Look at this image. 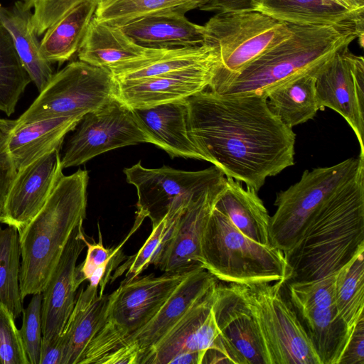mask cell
<instances>
[{"mask_svg":"<svg viewBox=\"0 0 364 364\" xmlns=\"http://www.w3.org/2000/svg\"><path fill=\"white\" fill-rule=\"evenodd\" d=\"M219 63L217 57L156 76L116 81L117 99L132 109L186 100L209 87Z\"/></svg>","mask_w":364,"mask_h":364,"instance_id":"16","label":"cell"},{"mask_svg":"<svg viewBox=\"0 0 364 364\" xmlns=\"http://www.w3.org/2000/svg\"><path fill=\"white\" fill-rule=\"evenodd\" d=\"M0 364H29L19 330L8 308L0 302Z\"/></svg>","mask_w":364,"mask_h":364,"instance_id":"40","label":"cell"},{"mask_svg":"<svg viewBox=\"0 0 364 364\" xmlns=\"http://www.w3.org/2000/svg\"><path fill=\"white\" fill-rule=\"evenodd\" d=\"M16 120L0 117V215L17 170L9 151L8 141Z\"/></svg>","mask_w":364,"mask_h":364,"instance_id":"42","label":"cell"},{"mask_svg":"<svg viewBox=\"0 0 364 364\" xmlns=\"http://www.w3.org/2000/svg\"><path fill=\"white\" fill-rule=\"evenodd\" d=\"M337 311L350 329L363 316L364 252L355 256L335 277Z\"/></svg>","mask_w":364,"mask_h":364,"instance_id":"35","label":"cell"},{"mask_svg":"<svg viewBox=\"0 0 364 364\" xmlns=\"http://www.w3.org/2000/svg\"><path fill=\"white\" fill-rule=\"evenodd\" d=\"M218 283V280L203 267L193 269L177 286L154 316L141 328L129 336L121 347L135 343L139 351L140 364L142 358L186 311Z\"/></svg>","mask_w":364,"mask_h":364,"instance_id":"21","label":"cell"},{"mask_svg":"<svg viewBox=\"0 0 364 364\" xmlns=\"http://www.w3.org/2000/svg\"><path fill=\"white\" fill-rule=\"evenodd\" d=\"M284 282L234 284L255 319L269 364H320Z\"/></svg>","mask_w":364,"mask_h":364,"instance_id":"8","label":"cell"},{"mask_svg":"<svg viewBox=\"0 0 364 364\" xmlns=\"http://www.w3.org/2000/svg\"><path fill=\"white\" fill-rule=\"evenodd\" d=\"M108 294H100L98 287H83L61 334L65 348L61 364H80L83 353L102 323Z\"/></svg>","mask_w":364,"mask_h":364,"instance_id":"28","label":"cell"},{"mask_svg":"<svg viewBox=\"0 0 364 364\" xmlns=\"http://www.w3.org/2000/svg\"><path fill=\"white\" fill-rule=\"evenodd\" d=\"M364 252V162L310 216L294 244L284 253L285 282H309L336 274Z\"/></svg>","mask_w":364,"mask_h":364,"instance_id":"2","label":"cell"},{"mask_svg":"<svg viewBox=\"0 0 364 364\" xmlns=\"http://www.w3.org/2000/svg\"><path fill=\"white\" fill-rule=\"evenodd\" d=\"M118 27L136 43L148 48L193 47L203 42V26L183 14L144 16Z\"/></svg>","mask_w":364,"mask_h":364,"instance_id":"24","label":"cell"},{"mask_svg":"<svg viewBox=\"0 0 364 364\" xmlns=\"http://www.w3.org/2000/svg\"><path fill=\"white\" fill-rule=\"evenodd\" d=\"M117 82L108 69L73 61L53 74L16 119L15 127L55 117H83L117 98Z\"/></svg>","mask_w":364,"mask_h":364,"instance_id":"9","label":"cell"},{"mask_svg":"<svg viewBox=\"0 0 364 364\" xmlns=\"http://www.w3.org/2000/svg\"><path fill=\"white\" fill-rule=\"evenodd\" d=\"M42 292L33 294L23 310V321L19 333L29 364H40L43 340L41 321Z\"/></svg>","mask_w":364,"mask_h":364,"instance_id":"38","label":"cell"},{"mask_svg":"<svg viewBox=\"0 0 364 364\" xmlns=\"http://www.w3.org/2000/svg\"><path fill=\"white\" fill-rule=\"evenodd\" d=\"M69 139L63 157V169L79 166L109 151L155 141L133 109L117 98L85 114Z\"/></svg>","mask_w":364,"mask_h":364,"instance_id":"13","label":"cell"},{"mask_svg":"<svg viewBox=\"0 0 364 364\" xmlns=\"http://www.w3.org/2000/svg\"><path fill=\"white\" fill-rule=\"evenodd\" d=\"M97 6L94 0H83L53 24L40 41L42 56L51 64L70 60L77 52Z\"/></svg>","mask_w":364,"mask_h":364,"instance_id":"30","label":"cell"},{"mask_svg":"<svg viewBox=\"0 0 364 364\" xmlns=\"http://www.w3.org/2000/svg\"><path fill=\"white\" fill-rule=\"evenodd\" d=\"M216 286L186 311L140 364H169L178 355L208 349L225 355L213 311Z\"/></svg>","mask_w":364,"mask_h":364,"instance_id":"19","label":"cell"},{"mask_svg":"<svg viewBox=\"0 0 364 364\" xmlns=\"http://www.w3.org/2000/svg\"><path fill=\"white\" fill-rule=\"evenodd\" d=\"M338 364H364V316L353 326Z\"/></svg>","mask_w":364,"mask_h":364,"instance_id":"43","label":"cell"},{"mask_svg":"<svg viewBox=\"0 0 364 364\" xmlns=\"http://www.w3.org/2000/svg\"><path fill=\"white\" fill-rule=\"evenodd\" d=\"M23 1H29V0H23ZM94 1H96L98 5H100V4H105L110 0H94Z\"/></svg>","mask_w":364,"mask_h":364,"instance_id":"48","label":"cell"},{"mask_svg":"<svg viewBox=\"0 0 364 364\" xmlns=\"http://www.w3.org/2000/svg\"><path fill=\"white\" fill-rule=\"evenodd\" d=\"M260 0H209L199 9L206 11H255Z\"/></svg>","mask_w":364,"mask_h":364,"instance_id":"44","label":"cell"},{"mask_svg":"<svg viewBox=\"0 0 364 364\" xmlns=\"http://www.w3.org/2000/svg\"><path fill=\"white\" fill-rule=\"evenodd\" d=\"M65 348V338L61 334L52 342L42 340L40 364H61Z\"/></svg>","mask_w":364,"mask_h":364,"instance_id":"45","label":"cell"},{"mask_svg":"<svg viewBox=\"0 0 364 364\" xmlns=\"http://www.w3.org/2000/svg\"><path fill=\"white\" fill-rule=\"evenodd\" d=\"M63 176L60 149H54L17 171L0 223L21 232L42 208Z\"/></svg>","mask_w":364,"mask_h":364,"instance_id":"17","label":"cell"},{"mask_svg":"<svg viewBox=\"0 0 364 364\" xmlns=\"http://www.w3.org/2000/svg\"><path fill=\"white\" fill-rule=\"evenodd\" d=\"M363 23L292 25V35L261 55L238 74L210 90L223 95L263 94L305 74H317L341 50L358 38L363 47Z\"/></svg>","mask_w":364,"mask_h":364,"instance_id":"3","label":"cell"},{"mask_svg":"<svg viewBox=\"0 0 364 364\" xmlns=\"http://www.w3.org/2000/svg\"><path fill=\"white\" fill-rule=\"evenodd\" d=\"M205 352H188L175 356L169 364H202Z\"/></svg>","mask_w":364,"mask_h":364,"instance_id":"46","label":"cell"},{"mask_svg":"<svg viewBox=\"0 0 364 364\" xmlns=\"http://www.w3.org/2000/svg\"><path fill=\"white\" fill-rule=\"evenodd\" d=\"M88 172L63 176L47 201L19 232L22 299L42 292L74 229L86 216Z\"/></svg>","mask_w":364,"mask_h":364,"instance_id":"4","label":"cell"},{"mask_svg":"<svg viewBox=\"0 0 364 364\" xmlns=\"http://www.w3.org/2000/svg\"><path fill=\"white\" fill-rule=\"evenodd\" d=\"M83 0H29L33 9L32 22L37 36L43 33L73 7Z\"/></svg>","mask_w":364,"mask_h":364,"instance_id":"41","label":"cell"},{"mask_svg":"<svg viewBox=\"0 0 364 364\" xmlns=\"http://www.w3.org/2000/svg\"><path fill=\"white\" fill-rule=\"evenodd\" d=\"M181 211L172 215H166L157 224L152 225L151 234L139 250L130 257L117 272L124 273L127 271L124 280H129L140 275L150 264L155 263L168 240Z\"/></svg>","mask_w":364,"mask_h":364,"instance_id":"37","label":"cell"},{"mask_svg":"<svg viewBox=\"0 0 364 364\" xmlns=\"http://www.w3.org/2000/svg\"><path fill=\"white\" fill-rule=\"evenodd\" d=\"M255 11L296 26L364 22V11L347 9L331 0H260Z\"/></svg>","mask_w":364,"mask_h":364,"instance_id":"29","label":"cell"},{"mask_svg":"<svg viewBox=\"0 0 364 364\" xmlns=\"http://www.w3.org/2000/svg\"><path fill=\"white\" fill-rule=\"evenodd\" d=\"M316 74H305L286 81L263 93L273 112L287 127L313 119L320 110L316 92Z\"/></svg>","mask_w":364,"mask_h":364,"instance_id":"31","label":"cell"},{"mask_svg":"<svg viewBox=\"0 0 364 364\" xmlns=\"http://www.w3.org/2000/svg\"><path fill=\"white\" fill-rule=\"evenodd\" d=\"M217 57L218 54L215 48L206 45L162 48L156 54L126 63L109 70L115 80L119 82L164 74Z\"/></svg>","mask_w":364,"mask_h":364,"instance_id":"32","label":"cell"},{"mask_svg":"<svg viewBox=\"0 0 364 364\" xmlns=\"http://www.w3.org/2000/svg\"><path fill=\"white\" fill-rule=\"evenodd\" d=\"M21 248L19 233L12 226H0V302L14 319L23 313L19 285Z\"/></svg>","mask_w":364,"mask_h":364,"instance_id":"36","label":"cell"},{"mask_svg":"<svg viewBox=\"0 0 364 364\" xmlns=\"http://www.w3.org/2000/svg\"><path fill=\"white\" fill-rule=\"evenodd\" d=\"M225 184V178L181 212L168 240L154 264L156 267L165 273H184L203 267V234Z\"/></svg>","mask_w":364,"mask_h":364,"instance_id":"18","label":"cell"},{"mask_svg":"<svg viewBox=\"0 0 364 364\" xmlns=\"http://www.w3.org/2000/svg\"><path fill=\"white\" fill-rule=\"evenodd\" d=\"M133 112L154 138L155 146L164 150L171 158L204 161L188 132L186 100L133 109Z\"/></svg>","mask_w":364,"mask_h":364,"instance_id":"23","label":"cell"},{"mask_svg":"<svg viewBox=\"0 0 364 364\" xmlns=\"http://www.w3.org/2000/svg\"><path fill=\"white\" fill-rule=\"evenodd\" d=\"M203 29V45L215 48L220 62L208 88L238 74L293 33L290 24L257 11L217 13Z\"/></svg>","mask_w":364,"mask_h":364,"instance_id":"7","label":"cell"},{"mask_svg":"<svg viewBox=\"0 0 364 364\" xmlns=\"http://www.w3.org/2000/svg\"><path fill=\"white\" fill-rule=\"evenodd\" d=\"M188 134L226 178L256 192L294 164L296 134L264 94L223 95L207 88L186 99Z\"/></svg>","mask_w":364,"mask_h":364,"instance_id":"1","label":"cell"},{"mask_svg":"<svg viewBox=\"0 0 364 364\" xmlns=\"http://www.w3.org/2000/svg\"><path fill=\"white\" fill-rule=\"evenodd\" d=\"M31 82L11 34L0 22V111L7 116L14 114Z\"/></svg>","mask_w":364,"mask_h":364,"instance_id":"34","label":"cell"},{"mask_svg":"<svg viewBox=\"0 0 364 364\" xmlns=\"http://www.w3.org/2000/svg\"><path fill=\"white\" fill-rule=\"evenodd\" d=\"M320 110L338 112L354 132L364 156V59L348 47L339 50L316 75Z\"/></svg>","mask_w":364,"mask_h":364,"instance_id":"14","label":"cell"},{"mask_svg":"<svg viewBox=\"0 0 364 364\" xmlns=\"http://www.w3.org/2000/svg\"><path fill=\"white\" fill-rule=\"evenodd\" d=\"M339 6L353 11H364V6L356 0H331Z\"/></svg>","mask_w":364,"mask_h":364,"instance_id":"47","label":"cell"},{"mask_svg":"<svg viewBox=\"0 0 364 364\" xmlns=\"http://www.w3.org/2000/svg\"><path fill=\"white\" fill-rule=\"evenodd\" d=\"M82 224L73 231L42 291V333L45 341H54L61 335L75 306L79 287L75 278L77 261L86 247L87 240Z\"/></svg>","mask_w":364,"mask_h":364,"instance_id":"20","label":"cell"},{"mask_svg":"<svg viewBox=\"0 0 364 364\" xmlns=\"http://www.w3.org/2000/svg\"><path fill=\"white\" fill-rule=\"evenodd\" d=\"M201 257L203 267L226 283L285 282L289 277L280 250L247 238L214 208L203 234Z\"/></svg>","mask_w":364,"mask_h":364,"instance_id":"5","label":"cell"},{"mask_svg":"<svg viewBox=\"0 0 364 364\" xmlns=\"http://www.w3.org/2000/svg\"><path fill=\"white\" fill-rule=\"evenodd\" d=\"M139 227V224L134 223L127 237L115 248L104 247L100 230L98 242L90 243L86 240V257L83 262L76 267L75 278L77 284L80 286L84 281L88 280L93 272L99 267H117L122 259L123 245Z\"/></svg>","mask_w":364,"mask_h":364,"instance_id":"39","label":"cell"},{"mask_svg":"<svg viewBox=\"0 0 364 364\" xmlns=\"http://www.w3.org/2000/svg\"><path fill=\"white\" fill-rule=\"evenodd\" d=\"M193 271V270H192ZM137 276L123 280L108 294L104 321L87 346L80 364L96 363L120 348L158 311L177 286L191 273Z\"/></svg>","mask_w":364,"mask_h":364,"instance_id":"6","label":"cell"},{"mask_svg":"<svg viewBox=\"0 0 364 364\" xmlns=\"http://www.w3.org/2000/svg\"><path fill=\"white\" fill-rule=\"evenodd\" d=\"M364 162V156L336 165L305 170L300 180L277 193V209L270 219L271 245L283 254L299 239L310 216L336 189L350 180Z\"/></svg>","mask_w":364,"mask_h":364,"instance_id":"10","label":"cell"},{"mask_svg":"<svg viewBox=\"0 0 364 364\" xmlns=\"http://www.w3.org/2000/svg\"><path fill=\"white\" fill-rule=\"evenodd\" d=\"M32 16L31 5L23 0L16 1L11 7L0 4V22L11 34L22 64L40 92L54 73L51 63L41 53Z\"/></svg>","mask_w":364,"mask_h":364,"instance_id":"27","label":"cell"},{"mask_svg":"<svg viewBox=\"0 0 364 364\" xmlns=\"http://www.w3.org/2000/svg\"><path fill=\"white\" fill-rule=\"evenodd\" d=\"M162 48L140 46L118 26L95 16L77 50L80 60L110 70L126 63L159 53Z\"/></svg>","mask_w":364,"mask_h":364,"instance_id":"22","label":"cell"},{"mask_svg":"<svg viewBox=\"0 0 364 364\" xmlns=\"http://www.w3.org/2000/svg\"><path fill=\"white\" fill-rule=\"evenodd\" d=\"M209 0H110L98 5L95 16L113 26H121L148 15L178 14L200 9Z\"/></svg>","mask_w":364,"mask_h":364,"instance_id":"33","label":"cell"},{"mask_svg":"<svg viewBox=\"0 0 364 364\" xmlns=\"http://www.w3.org/2000/svg\"><path fill=\"white\" fill-rule=\"evenodd\" d=\"M218 283L213 311L225 355L232 364H269L259 330L234 283Z\"/></svg>","mask_w":364,"mask_h":364,"instance_id":"15","label":"cell"},{"mask_svg":"<svg viewBox=\"0 0 364 364\" xmlns=\"http://www.w3.org/2000/svg\"><path fill=\"white\" fill-rule=\"evenodd\" d=\"M335 277L283 284L320 364H338L353 329L337 311Z\"/></svg>","mask_w":364,"mask_h":364,"instance_id":"12","label":"cell"},{"mask_svg":"<svg viewBox=\"0 0 364 364\" xmlns=\"http://www.w3.org/2000/svg\"><path fill=\"white\" fill-rule=\"evenodd\" d=\"M82 118L55 117L14 127L8 145L17 171L53 150L60 149L65 135Z\"/></svg>","mask_w":364,"mask_h":364,"instance_id":"26","label":"cell"},{"mask_svg":"<svg viewBox=\"0 0 364 364\" xmlns=\"http://www.w3.org/2000/svg\"><path fill=\"white\" fill-rule=\"evenodd\" d=\"M214 208L225 215L247 238L262 245H272L270 219L267 210L255 190L225 177L223 190Z\"/></svg>","mask_w":364,"mask_h":364,"instance_id":"25","label":"cell"},{"mask_svg":"<svg viewBox=\"0 0 364 364\" xmlns=\"http://www.w3.org/2000/svg\"><path fill=\"white\" fill-rule=\"evenodd\" d=\"M124 173L135 186L138 200L136 218H149L152 225L166 215L175 214L224 181L225 176L215 166L197 171L178 170L164 166L144 167L138 162Z\"/></svg>","mask_w":364,"mask_h":364,"instance_id":"11","label":"cell"}]
</instances>
